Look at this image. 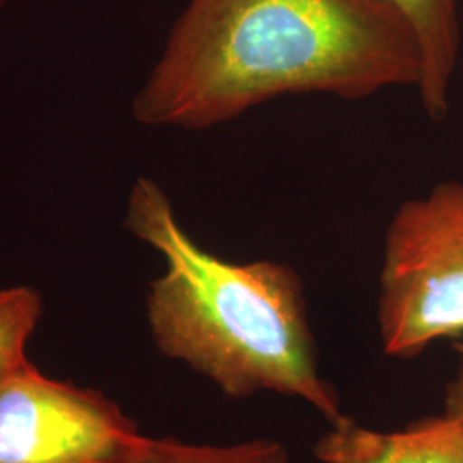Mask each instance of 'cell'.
Wrapping results in <instances>:
<instances>
[{"label": "cell", "instance_id": "obj_1", "mask_svg": "<svg viewBox=\"0 0 463 463\" xmlns=\"http://www.w3.org/2000/svg\"><path fill=\"white\" fill-rule=\"evenodd\" d=\"M420 74L414 30L381 0H189L133 116L201 131L283 95L365 99Z\"/></svg>", "mask_w": 463, "mask_h": 463}, {"label": "cell", "instance_id": "obj_2", "mask_svg": "<svg viewBox=\"0 0 463 463\" xmlns=\"http://www.w3.org/2000/svg\"><path fill=\"white\" fill-rule=\"evenodd\" d=\"M126 227L160 252L146 311L156 347L213 381L232 398L273 392L307 402L331 424L340 402L319 374L302 280L275 261L231 263L184 231L164 187L134 183Z\"/></svg>", "mask_w": 463, "mask_h": 463}, {"label": "cell", "instance_id": "obj_3", "mask_svg": "<svg viewBox=\"0 0 463 463\" xmlns=\"http://www.w3.org/2000/svg\"><path fill=\"white\" fill-rule=\"evenodd\" d=\"M383 350L415 357L463 335V183L438 184L392 218L380 275Z\"/></svg>", "mask_w": 463, "mask_h": 463}, {"label": "cell", "instance_id": "obj_4", "mask_svg": "<svg viewBox=\"0 0 463 463\" xmlns=\"http://www.w3.org/2000/svg\"><path fill=\"white\" fill-rule=\"evenodd\" d=\"M139 438L112 400L30 361L0 381V463H124Z\"/></svg>", "mask_w": 463, "mask_h": 463}, {"label": "cell", "instance_id": "obj_5", "mask_svg": "<svg viewBox=\"0 0 463 463\" xmlns=\"http://www.w3.org/2000/svg\"><path fill=\"white\" fill-rule=\"evenodd\" d=\"M321 463H463V428L447 414L381 432L342 417L316 443Z\"/></svg>", "mask_w": 463, "mask_h": 463}, {"label": "cell", "instance_id": "obj_6", "mask_svg": "<svg viewBox=\"0 0 463 463\" xmlns=\"http://www.w3.org/2000/svg\"><path fill=\"white\" fill-rule=\"evenodd\" d=\"M407 19L414 30L422 74L417 91L426 114L443 120L448 112V93L458 64L460 24L455 0H381Z\"/></svg>", "mask_w": 463, "mask_h": 463}, {"label": "cell", "instance_id": "obj_7", "mask_svg": "<svg viewBox=\"0 0 463 463\" xmlns=\"http://www.w3.org/2000/svg\"><path fill=\"white\" fill-rule=\"evenodd\" d=\"M124 463H288V455L279 441L261 438L229 447H212L141 436Z\"/></svg>", "mask_w": 463, "mask_h": 463}, {"label": "cell", "instance_id": "obj_8", "mask_svg": "<svg viewBox=\"0 0 463 463\" xmlns=\"http://www.w3.org/2000/svg\"><path fill=\"white\" fill-rule=\"evenodd\" d=\"M42 311V296L32 287L0 290V381L28 361L26 345Z\"/></svg>", "mask_w": 463, "mask_h": 463}, {"label": "cell", "instance_id": "obj_9", "mask_svg": "<svg viewBox=\"0 0 463 463\" xmlns=\"http://www.w3.org/2000/svg\"><path fill=\"white\" fill-rule=\"evenodd\" d=\"M455 350L458 352V369L455 378L448 384L445 414L457 420L463 428V342H457Z\"/></svg>", "mask_w": 463, "mask_h": 463}, {"label": "cell", "instance_id": "obj_10", "mask_svg": "<svg viewBox=\"0 0 463 463\" xmlns=\"http://www.w3.org/2000/svg\"><path fill=\"white\" fill-rule=\"evenodd\" d=\"M7 2H11V0H0V7H2L4 4H7Z\"/></svg>", "mask_w": 463, "mask_h": 463}]
</instances>
